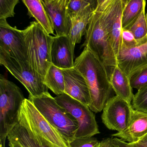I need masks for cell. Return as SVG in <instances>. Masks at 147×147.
Wrapping results in <instances>:
<instances>
[{
	"label": "cell",
	"instance_id": "6da1fadb",
	"mask_svg": "<svg viewBox=\"0 0 147 147\" xmlns=\"http://www.w3.org/2000/svg\"><path fill=\"white\" fill-rule=\"evenodd\" d=\"M74 67L88 85L91 98L90 109L95 113L101 112L110 98L112 89L105 65L89 47H85L76 58Z\"/></svg>",
	"mask_w": 147,
	"mask_h": 147
},
{
	"label": "cell",
	"instance_id": "7a4b0ae2",
	"mask_svg": "<svg viewBox=\"0 0 147 147\" xmlns=\"http://www.w3.org/2000/svg\"><path fill=\"white\" fill-rule=\"evenodd\" d=\"M17 123L35 142L43 147H69L60 132L53 126L28 99L23 101Z\"/></svg>",
	"mask_w": 147,
	"mask_h": 147
},
{
	"label": "cell",
	"instance_id": "3957f363",
	"mask_svg": "<svg viewBox=\"0 0 147 147\" xmlns=\"http://www.w3.org/2000/svg\"><path fill=\"white\" fill-rule=\"evenodd\" d=\"M88 47L102 62L107 69L109 78L117 66L116 56L110 43L108 31L106 12L104 9H96L93 13L81 47Z\"/></svg>",
	"mask_w": 147,
	"mask_h": 147
},
{
	"label": "cell",
	"instance_id": "277c9868",
	"mask_svg": "<svg viewBox=\"0 0 147 147\" xmlns=\"http://www.w3.org/2000/svg\"><path fill=\"white\" fill-rule=\"evenodd\" d=\"M22 32L28 62L35 71L45 77L52 65L51 51L53 37L36 21L30 22Z\"/></svg>",
	"mask_w": 147,
	"mask_h": 147
},
{
	"label": "cell",
	"instance_id": "5b68a950",
	"mask_svg": "<svg viewBox=\"0 0 147 147\" xmlns=\"http://www.w3.org/2000/svg\"><path fill=\"white\" fill-rule=\"evenodd\" d=\"M28 99L44 117L60 132L68 145L75 139L78 127L77 121L58 104L48 92L38 96H29Z\"/></svg>",
	"mask_w": 147,
	"mask_h": 147
},
{
	"label": "cell",
	"instance_id": "8992f818",
	"mask_svg": "<svg viewBox=\"0 0 147 147\" xmlns=\"http://www.w3.org/2000/svg\"><path fill=\"white\" fill-rule=\"evenodd\" d=\"M21 89L14 83L0 75V140L6 139L17 123V117L25 99Z\"/></svg>",
	"mask_w": 147,
	"mask_h": 147
},
{
	"label": "cell",
	"instance_id": "52a82bcc",
	"mask_svg": "<svg viewBox=\"0 0 147 147\" xmlns=\"http://www.w3.org/2000/svg\"><path fill=\"white\" fill-rule=\"evenodd\" d=\"M0 63L24 86L29 96H38L48 92L45 77L35 71L27 61H19L0 51Z\"/></svg>",
	"mask_w": 147,
	"mask_h": 147
},
{
	"label": "cell",
	"instance_id": "ba28073f",
	"mask_svg": "<svg viewBox=\"0 0 147 147\" xmlns=\"http://www.w3.org/2000/svg\"><path fill=\"white\" fill-rule=\"evenodd\" d=\"M58 104L77 121L78 125L75 138L92 137L100 134L96 117L89 107L65 93L54 97Z\"/></svg>",
	"mask_w": 147,
	"mask_h": 147
},
{
	"label": "cell",
	"instance_id": "9c48e42d",
	"mask_svg": "<svg viewBox=\"0 0 147 147\" xmlns=\"http://www.w3.org/2000/svg\"><path fill=\"white\" fill-rule=\"evenodd\" d=\"M133 109L131 104L120 97L110 98L103 109V123L108 129L122 132L129 125Z\"/></svg>",
	"mask_w": 147,
	"mask_h": 147
},
{
	"label": "cell",
	"instance_id": "30bf717a",
	"mask_svg": "<svg viewBox=\"0 0 147 147\" xmlns=\"http://www.w3.org/2000/svg\"><path fill=\"white\" fill-rule=\"evenodd\" d=\"M0 51L19 61H27L22 30L10 26L5 19L0 20Z\"/></svg>",
	"mask_w": 147,
	"mask_h": 147
},
{
	"label": "cell",
	"instance_id": "8fae6325",
	"mask_svg": "<svg viewBox=\"0 0 147 147\" xmlns=\"http://www.w3.org/2000/svg\"><path fill=\"white\" fill-rule=\"evenodd\" d=\"M117 66L129 78L147 67V41L132 47L121 44L117 57Z\"/></svg>",
	"mask_w": 147,
	"mask_h": 147
},
{
	"label": "cell",
	"instance_id": "7c38bea8",
	"mask_svg": "<svg viewBox=\"0 0 147 147\" xmlns=\"http://www.w3.org/2000/svg\"><path fill=\"white\" fill-rule=\"evenodd\" d=\"M68 0H44V4L58 36H68L70 24Z\"/></svg>",
	"mask_w": 147,
	"mask_h": 147
},
{
	"label": "cell",
	"instance_id": "4fadbf2b",
	"mask_svg": "<svg viewBox=\"0 0 147 147\" xmlns=\"http://www.w3.org/2000/svg\"><path fill=\"white\" fill-rule=\"evenodd\" d=\"M62 71L64 78V93L89 107L91 98L83 75L74 67Z\"/></svg>",
	"mask_w": 147,
	"mask_h": 147
},
{
	"label": "cell",
	"instance_id": "5bb4252c",
	"mask_svg": "<svg viewBox=\"0 0 147 147\" xmlns=\"http://www.w3.org/2000/svg\"><path fill=\"white\" fill-rule=\"evenodd\" d=\"M75 47L68 36L53 37L51 51L52 64L62 69L73 68Z\"/></svg>",
	"mask_w": 147,
	"mask_h": 147
},
{
	"label": "cell",
	"instance_id": "9a60e30c",
	"mask_svg": "<svg viewBox=\"0 0 147 147\" xmlns=\"http://www.w3.org/2000/svg\"><path fill=\"white\" fill-rule=\"evenodd\" d=\"M147 134V113L133 109L129 125L123 131L112 135L128 143L137 142Z\"/></svg>",
	"mask_w": 147,
	"mask_h": 147
},
{
	"label": "cell",
	"instance_id": "2e32d148",
	"mask_svg": "<svg viewBox=\"0 0 147 147\" xmlns=\"http://www.w3.org/2000/svg\"><path fill=\"white\" fill-rule=\"evenodd\" d=\"M96 8L89 6L78 13L69 14L70 28L68 37L74 46L80 43L83 35H85L87 27Z\"/></svg>",
	"mask_w": 147,
	"mask_h": 147
},
{
	"label": "cell",
	"instance_id": "e0dca14e",
	"mask_svg": "<svg viewBox=\"0 0 147 147\" xmlns=\"http://www.w3.org/2000/svg\"><path fill=\"white\" fill-rule=\"evenodd\" d=\"M28 10L29 18H33L49 34H54V29L44 4V0H22Z\"/></svg>",
	"mask_w": 147,
	"mask_h": 147
},
{
	"label": "cell",
	"instance_id": "ac0fdd59",
	"mask_svg": "<svg viewBox=\"0 0 147 147\" xmlns=\"http://www.w3.org/2000/svg\"><path fill=\"white\" fill-rule=\"evenodd\" d=\"M109 79L117 96L131 104L134 95L129 78L117 65L110 74Z\"/></svg>",
	"mask_w": 147,
	"mask_h": 147
},
{
	"label": "cell",
	"instance_id": "d6986e66",
	"mask_svg": "<svg viewBox=\"0 0 147 147\" xmlns=\"http://www.w3.org/2000/svg\"><path fill=\"white\" fill-rule=\"evenodd\" d=\"M146 0H130L123 7L122 13L123 29H128L145 9Z\"/></svg>",
	"mask_w": 147,
	"mask_h": 147
},
{
	"label": "cell",
	"instance_id": "ffe728a7",
	"mask_svg": "<svg viewBox=\"0 0 147 147\" xmlns=\"http://www.w3.org/2000/svg\"><path fill=\"white\" fill-rule=\"evenodd\" d=\"M44 84L57 96L64 93V78L62 69L52 64L45 76Z\"/></svg>",
	"mask_w": 147,
	"mask_h": 147
},
{
	"label": "cell",
	"instance_id": "44dd1931",
	"mask_svg": "<svg viewBox=\"0 0 147 147\" xmlns=\"http://www.w3.org/2000/svg\"><path fill=\"white\" fill-rule=\"evenodd\" d=\"M7 139L15 141L23 147H43L31 138L26 129L17 123L10 129Z\"/></svg>",
	"mask_w": 147,
	"mask_h": 147
},
{
	"label": "cell",
	"instance_id": "7402d4cb",
	"mask_svg": "<svg viewBox=\"0 0 147 147\" xmlns=\"http://www.w3.org/2000/svg\"><path fill=\"white\" fill-rule=\"evenodd\" d=\"M133 33L138 44L147 41V22L145 9L128 29Z\"/></svg>",
	"mask_w": 147,
	"mask_h": 147
},
{
	"label": "cell",
	"instance_id": "603a6c76",
	"mask_svg": "<svg viewBox=\"0 0 147 147\" xmlns=\"http://www.w3.org/2000/svg\"><path fill=\"white\" fill-rule=\"evenodd\" d=\"M132 101L134 109L147 113V85L138 90Z\"/></svg>",
	"mask_w": 147,
	"mask_h": 147
},
{
	"label": "cell",
	"instance_id": "cb8c5ba5",
	"mask_svg": "<svg viewBox=\"0 0 147 147\" xmlns=\"http://www.w3.org/2000/svg\"><path fill=\"white\" fill-rule=\"evenodd\" d=\"M98 4V0H68L67 5L69 14H73L78 13L89 6L97 8Z\"/></svg>",
	"mask_w": 147,
	"mask_h": 147
},
{
	"label": "cell",
	"instance_id": "d4e9b609",
	"mask_svg": "<svg viewBox=\"0 0 147 147\" xmlns=\"http://www.w3.org/2000/svg\"><path fill=\"white\" fill-rule=\"evenodd\" d=\"M19 0H0V20L14 17L16 6Z\"/></svg>",
	"mask_w": 147,
	"mask_h": 147
},
{
	"label": "cell",
	"instance_id": "484cf974",
	"mask_svg": "<svg viewBox=\"0 0 147 147\" xmlns=\"http://www.w3.org/2000/svg\"><path fill=\"white\" fill-rule=\"evenodd\" d=\"M132 88L139 90L147 85V67L134 73L129 78Z\"/></svg>",
	"mask_w": 147,
	"mask_h": 147
},
{
	"label": "cell",
	"instance_id": "4316f807",
	"mask_svg": "<svg viewBox=\"0 0 147 147\" xmlns=\"http://www.w3.org/2000/svg\"><path fill=\"white\" fill-rule=\"evenodd\" d=\"M101 142L92 137L75 138L69 143V147H97Z\"/></svg>",
	"mask_w": 147,
	"mask_h": 147
},
{
	"label": "cell",
	"instance_id": "83f0119b",
	"mask_svg": "<svg viewBox=\"0 0 147 147\" xmlns=\"http://www.w3.org/2000/svg\"><path fill=\"white\" fill-rule=\"evenodd\" d=\"M121 39V44L127 47H132L138 44L134 35L128 29H123Z\"/></svg>",
	"mask_w": 147,
	"mask_h": 147
},
{
	"label": "cell",
	"instance_id": "f1b7e54d",
	"mask_svg": "<svg viewBox=\"0 0 147 147\" xmlns=\"http://www.w3.org/2000/svg\"><path fill=\"white\" fill-rule=\"evenodd\" d=\"M113 143L114 147H133L130 143L127 142L117 137L113 138Z\"/></svg>",
	"mask_w": 147,
	"mask_h": 147
},
{
	"label": "cell",
	"instance_id": "f546056e",
	"mask_svg": "<svg viewBox=\"0 0 147 147\" xmlns=\"http://www.w3.org/2000/svg\"><path fill=\"white\" fill-rule=\"evenodd\" d=\"M101 143L102 147H114L112 138H108L104 139L101 142Z\"/></svg>",
	"mask_w": 147,
	"mask_h": 147
},
{
	"label": "cell",
	"instance_id": "4dcf8cb0",
	"mask_svg": "<svg viewBox=\"0 0 147 147\" xmlns=\"http://www.w3.org/2000/svg\"><path fill=\"white\" fill-rule=\"evenodd\" d=\"M98 4L96 9H100L102 8L109 0H98Z\"/></svg>",
	"mask_w": 147,
	"mask_h": 147
},
{
	"label": "cell",
	"instance_id": "1f68e13d",
	"mask_svg": "<svg viewBox=\"0 0 147 147\" xmlns=\"http://www.w3.org/2000/svg\"><path fill=\"white\" fill-rule=\"evenodd\" d=\"M9 141V147H23L15 141L10 139H8Z\"/></svg>",
	"mask_w": 147,
	"mask_h": 147
},
{
	"label": "cell",
	"instance_id": "d6a6232c",
	"mask_svg": "<svg viewBox=\"0 0 147 147\" xmlns=\"http://www.w3.org/2000/svg\"><path fill=\"white\" fill-rule=\"evenodd\" d=\"M139 143L147 147V134L138 142Z\"/></svg>",
	"mask_w": 147,
	"mask_h": 147
},
{
	"label": "cell",
	"instance_id": "836d02e7",
	"mask_svg": "<svg viewBox=\"0 0 147 147\" xmlns=\"http://www.w3.org/2000/svg\"><path fill=\"white\" fill-rule=\"evenodd\" d=\"M130 144L133 147H146L138 142L130 143Z\"/></svg>",
	"mask_w": 147,
	"mask_h": 147
},
{
	"label": "cell",
	"instance_id": "e575fe53",
	"mask_svg": "<svg viewBox=\"0 0 147 147\" xmlns=\"http://www.w3.org/2000/svg\"><path fill=\"white\" fill-rule=\"evenodd\" d=\"M6 139L0 140V147H5V142Z\"/></svg>",
	"mask_w": 147,
	"mask_h": 147
},
{
	"label": "cell",
	"instance_id": "d590c367",
	"mask_svg": "<svg viewBox=\"0 0 147 147\" xmlns=\"http://www.w3.org/2000/svg\"><path fill=\"white\" fill-rule=\"evenodd\" d=\"M130 0H122L123 4V7H124Z\"/></svg>",
	"mask_w": 147,
	"mask_h": 147
},
{
	"label": "cell",
	"instance_id": "8d00e7d4",
	"mask_svg": "<svg viewBox=\"0 0 147 147\" xmlns=\"http://www.w3.org/2000/svg\"><path fill=\"white\" fill-rule=\"evenodd\" d=\"M97 147H102V143H101V142H100V143H99V145H98V146Z\"/></svg>",
	"mask_w": 147,
	"mask_h": 147
},
{
	"label": "cell",
	"instance_id": "74e56055",
	"mask_svg": "<svg viewBox=\"0 0 147 147\" xmlns=\"http://www.w3.org/2000/svg\"><path fill=\"white\" fill-rule=\"evenodd\" d=\"M146 21H147V13L146 14Z\"/></svg>",
	"mask_w": 147,
	"mask_h": 147
}]
</instances>
